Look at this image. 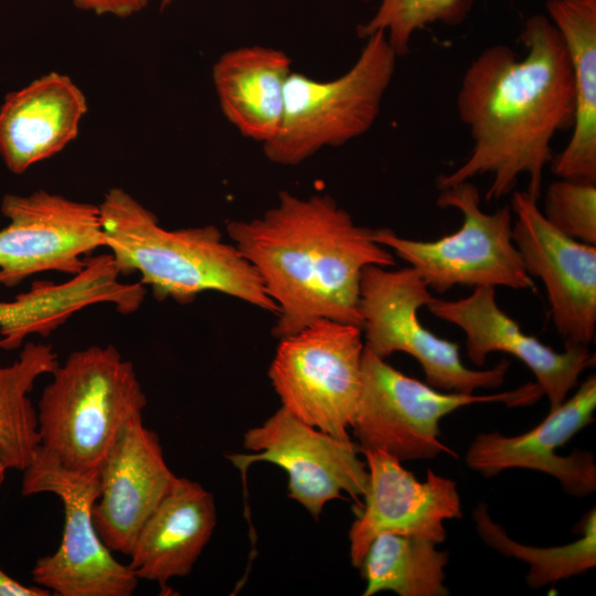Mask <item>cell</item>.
<instances>
[{
	"label": "cell",
	"mask_w": 596,
	"mask_h": 596,
	"mask_svg": "<svg viewBox=\"0 0 596 596\" xmlns=\"http://www.w3.org/2000/svg\"><path fill=\"white\" fill-rule=\"evenodd\" d=\"M1 212L0 285L14 287L45 272L78 274L86 254L105 247L98 205L45 190L7 194Z\"/></svg>",
	"instance_id": "12"
},
{
	"label": "cell",
	"mask_w": 596,
	"mask_h": 596,
	"mask_svg": "<svg viewBox=\"0 0 596 596\" xmlns=\"http://www.w3.org/2000/svg\"><path fill=\"white\" fill-rule=\"evenodd\" d=\"M215 524L212 493L195 481L177 477L141 526L128 565L138 579L166 588L170 578L191 573Z\"/></svg>",
	"instance_id": "19"
},
{
	"label": "cell",
	"mask_w": 596,
	"mask_h": 596,
	"mask_svg": "<svg viewBox=\"0 0 596 596\" xmlns=\"http://www.w3.org/2000/svg\"><path fill=\"white\" fill-rule=\"evenodd\" d=\"M386 268L370 265L362 270L359 310L364 345L381 359L395 352L412 355L427 384L437 390L472 394L501 386L509 361L488 370L467 368L458 343L437 337L419 321L418 310L435 298L421 275L411 266Z\"/></svg>",
	"instance_id": "8"
},
{
	"label": "cell",
	"mask_w": 596,
	"mask_h": 596,
	"mask_svg": "<svg viewBox=\"0 0 596 596\" xmlns=\"http://www.w3.org/2000/svg\"><path fill=\"white\" fill-rule=\"evenodd\" d=\"M354 64L326 82L291 72L277 135L263 145L267 159L296 166L324 147H339L371 129L394 76L397 54L383 32L365 39Z\"/></svg>",
	"instance_id": "5"
},
{
	"label": "cell",
	"mask_w": 596,
	"mask_h": 596,
	"mask_svg": "<svg viewBox=\"0 0 596 596\" xmlns=\"http://www.w3.org/2000/svg\"><path fill=\"white\" fill-rule=\"evenodd\" d=\"M76 309V295L67 283H34L13 300L0 301V349H18L32 334L47 337Z\"/></svg>",
	"instance_id": "25"
},
{
	"label": "cell",
	"mask_w": 596,
	"mask_h": 596,
	"mask_svg": "<svg viewBox=\"0 0 596 596\" xmlns=\"http://www.w3.org/2000/svg\"><path fill=\"white\" fill-rule=\"evenodd\" d=\"M542 214L565 235L596 245V182L553 181L546 189Z\"/></svg>",
	"instance_id": "27"
},
{
	"label": "cell",
	"mask_w": 596,
	"mask_h": 596,
	"mask_svg": "<svg viewBox=\"0 0 596 596\" xmlns=\"http://www.w3.org/2000/svg\"><path fill=\"white\" fill-rule=\"evenodd\" d=\"M472 6L473 0H381L374 14L356 26V33L365 40L383 32L400 57L409 51L412 39L419 30L435 23L458 25L467 19Z\"/></svg>",
	"instance_id": "26"
},
{
	"label": "cell",
	"mask_w": 596,
	"mask_h": 596,
	"mask_svg": "<svg viewBox=\"0 0 596 596\" xmlns=\"http://www.w3.org/2000/svg\"><path fill=\"white\" fill-rule=\"evenodd\" d=\"M433 541L381 533L370 544L359 568L363 596L393 592L400 596H447L445 567L449 555Z\"/></svg>",
	"instance_id": "23"
},
{
	"label": "cell",
	"mask_w": 596,
	"mask_h": 596,
	"mask_svg": "<svg viewBox=\"0 0 596 596\" xmlns=\"http://www.w3.org/2000/svg\"><path fill=\"white\" fill-rule=\"evenodd\" d=\"M477 533L482 541L507 557L520 560L529 565L526 583L532 588H542L562 579L583 574L596 565V513L593 508L581 523V538L560 546L536 547L511 539L504 529L494 522L485 503H479L472 513Z\"/></svg>",
	"instance_id": "24"
},
{
	"label": "cell",
	"mask_w": 596,
	"mask_h": 596,
	"mask_svg": "<svg viewBox=\"0 0 596 596\" xmlns=\"http://www.w3.org/2000/svg\"><path fill=\"white\" fill-rule=\"evenodd\" d=\"M521 40L523 57L508 45H491L464 73L456 105L472 148L461 166L439 178L440 189L488 173L490 202L509 194L526 174V192L539 200L544 168L554 157L552 140L573 124L574 76L547 15H531Z\"/></svg>",
	"instance_id": "1"
},
{
	"label": "cell",
	"mask_w": 596,
	"mask_h": 596,
	"mask_svg": "<svg viewBox=\"0 0 596 596\" xmlns=\"http://www.w3.org/2000/svg\"><path fill=\"white\" fill-rule=\"evenodd\" d=\"M87 110L83 92L66 75H43L7 95L0 107V156L15 174L60 152L78 132Z\"/></svg>",
	"instance_id": "18"
},
{
	"label": "cell",
	"mask_w": 596,
	"mask_h": 596,
	"mask_svg": "<svg viewBox=\"0 0 596 596\" xmlns=\"http://www.w3.org/2000/svg\"><path fill=\"white\" fill-rule=\"evenodd\" d=\"M437 205L462 213L459 230L424 242L401 237L390 228H377L373 238L409 263L429 289L440 294L456 285L536 290L512 240L509 206L485 213L479 191L470 181L441 189Z\"/></svg>",
	"instance_id": "7"
},
{
	"label": "cell",
	"mask_w": 596,
	"mask_h": 596,
	"mask_svg": "<svg viewBox=\"0 0 596 596\" xmlns=\"http://www.w3.org/2000/svg\"><path fill=\"white\" fill-rule=\"evenodd\" d=\"M174 0H160V9L163 10L170 6Z\"/></svg>",
	"instance_id": "30"
},
{
	"label": "cell",
	"mask_w": 596,
	"mask_h": 596,
	"mask_svg": "<svg viewBox=\"0 0 596 596\" xmlns=\"http://www.w3.org/2000/svg\"><path fill=\"white\" fill-rule=\"evenodd\" d=\"M98 207L105 247L120 276L138 273L156 299L184 305L217 291L277 315L255 268L215 226L167 230L121 188L110 189Z\"/></svg>",
	"instance_id": "3"
},
{
	"label": "cell",
	"mask_w": 596,
	"mask_h": 596,
	"mask_svg": "<svg viewBox=\"0 0 596 596\" xmlns=\"http://www.w3.org/2000/svg\"><path fill=\"white\" fill-rule=\"evenodd\" d=\"M427 308L465 332L467 355L477 366L483 365L488 354L496 351L522 361L547 396L550 409L560 406L583 371L595 364L588 347L564 345L565 350L557 352L523 332L498 306L494 287H475L469 296L458 300L434 298Z\"/></svg>",
	"instance_id": "17"
},
{
	"label": "cell",
	"mask_w": 596,
	"mask_h": 596,
	"mask_svg": "<svg viewBox=\"0 0 596 596\" xmlns=\"http://www.w3.org/2000/svg\"><path fill=\"white\" fill-rule=\"evenodd\" d=\"M39 401L40 447L63 467L97 473L120 429L147 398L132 363L111 344L72 352Z\"/></svg>",
	"instance_id": "4"
},
{
	"label": "cell",
	"mask_w": 596,
	"mask_h": 596,
	"mask_svg": "<svg viewBox=\"0 0 596 596\" xmlns=\"http://www.w3.org/2000/svg\"><path fill=\"white\" fill-rule=\"evenodd\" d=\"M369 485L364 507L349 531L350 558L359 567L381 533L425 539L440 544L445 522L462 517L456 482L428 470L419 481L402 461L382 450H363Z\"/></svg>",
	"instance_id": "14"
},
{
	"label": "cell",
	"mask_w": 596,
	"mask_h": 596,
	"mask_svg": "<svg viewBox=\"0 0 596 596\" xmlns=\"http://www.w3.org/2000/svg\"><path fill=\"white\" fill-rule=\"evenodd\" d=\"M98 478L99 496L92 509L96 531L110 551L129 555L141 526L177 479L142 416L120 429Z\"/></svg>",
	"instance_id": "16"
},
{
	"label": "cell",
	"mask_w": 596,
	"mask_h": 596,
	"mask_svg": "<svg viewBox=\"0 0 596 596\" xmlns=\"http://www.w3.org/2000/svg\"><path fill=\"white\" fill-rule=\"evenodd\" d=\"M291 60L262 45L230 50L213 66V83L225 118L245 138L262 145L278 132Z\"/></svg>",
	"instance_id": "20"
},
{
	"label": "cell",
	"mask_w": 596,
	"mask_h": 596,
	"mask_svg": "<svg viewBox=\"0 0 596 596\" xmlns=\"http://www.w3.org/2000/svg\"><path fill=\"white\" fill-rule=\"evenodd\" d=\"M512 240L530 276L542 279L564 345L588 347L596 330V246L551 225L526 191H514Z\"/></svg>",
	"instance_id": "13"
},
{
	"label": "cell",
	"mask_w": 596,
	"mask_h": 596,
	"mask_svg": "<svg viewBox=\"0 0 596 596\" xmlns=\"http://www.w3.org/2000/svg\"><path fill=\"white\" fill-rule=\"evenodd\" d=\"M52 593L42 586H26L9 576L0 568V596H50Z\"/></svg>",
	"instance_id": "29"
},
{
	"label": "cell",
	"mask_w": 596,
	"mask_h": 596,
	"mask_svg": "<svg viewBox=\"0 0 596 596\" xmlns=\"http://www.w3.org/2000/svg\"><path fill=\"white\" fill-rule=\"evenodd\" d=\"M574 76L572 136L551 161L561 179L596 182V0H547Z\"/></svg>",
	"instance_id": "21"
},
{
	"label": "cell",
	"mask_w": 596,
	"mask_h": 596,
	"mask_svg": "<svg viewBox=\"0 0 596 596\" xmlns=\"http://www.w3.org/2000/svg\"><path fill=\"white\" fill-rule=\"evenodd\" d=\"M362 328L318 319L280 338L268 375L281 407L338 438H350L362 383Z\"/></svg>",
	"instance_id": "9"
},
{
	"label": "cell",
	"mask_w": 596,
	"mask_h": 596,
	"mask_svg": "<svg viewBox=\"0 0 596 596\" xmlns=\"http://www.w3.org/2000/svg\"><path fill=\"white\" fill-rule=\"evenodd\" d=\"M595 409L596 377L592 374L529 432L515 436L497 430L478 434L466 451V465L485 478L511 468L541 471L557 479L566 493L586 497L596 489L594 455L575 450L562 456L556 449L594 422Z\"/></svg>",
	"instance_id": "15"
},
{
	"label": "cell",
	"mask_w": 596,
	"mask_h": 596,
	"mask_svg": "<svg viewBox=\"0 0 596 596\" xmlns=\"http://www.w3.org/2000/svg\"><path fill=\"white\" fill-rule=\"evenodd\" d=\"M82 10L94 12L98 15L111 14L126 18L141 11L150 0H71Z\"/></svg>",
	"instance_id": "28"
},
{
	"label": "cell",
	"mask_w": 596,
	"mask_h": 596,
	"mask_svg": "<svg viewBox=\"0 0 596 596\" xmlns=\"http://www.w3.org/2000/svg\"><path fill=\"white\" fill-rule=\"evenodd\" d=\"M243 446L255 453L231 454L226 458L243 471L259 461L283 468L288 476V497L315 519L342 492L354 499L366 492L369 472L356 441L324 433L284 407L246 430Z\"/></svg>",
	"instance_id": "11"
},
{
	"label": "cell",
	"mask_w": 596,
	"mask_h": 596,
	"mask_svg": "<svg viewBox=\"0 0 596 596\" xmlns=\"http://www.w3.org/2000/svg\"><path fill=\"white\" fill-rule=\"evenodd\" d=\"M57 364L52 345L26 342L13 363L0 365V489L8 471H24L40 447L38 411L29 394Z\"/></svg>",
	"instance_id": "22"
},
{
	"label": "cell",
	"mask_w": 596,
	"mask_h": 596,
	"mask_svg": "<svg viewBox=\"0 0 596 596\" xmlns=\"http://www.w3.org/2000/svg\"><path fill=\"white\" fill-rule=\"evenodd\" d=\"M226 231L278 308L279 339L318 319L362 327V270L395 265L375 230L358 225L328 194L281 191L262 216L231 221Z\"/></svg>",
	"instance_id": "2"
},
{
	"label": "cell",
	"mask_w": 596,
	"mask_h": 596,
	"mask_svg": "<svg viewBox=\"0 0 596 596\" xmlns=\"http://www.w3.org/2000/svg\"><path fill=\"white\" fill-rule=\"evenodd\" d=\"M97 473H79L63 467L39 447L23 471V496L53 493L64 508L58 549L40 557L34 583L58 596H130L138 586L129 565L118 562L98 535L92 509L99 496Z\"/></svg>",
	"instance_id": "10"
},
{
	"label": "cell",
	"mask_w": 596,
	"mask_h": 596,
	"mask_svg": "<svg viewBox=\"0 0 596 596\" xmlns=\"http://www.w3.org/2000/svg\"><path fill=\"white\" fill-rule=\"evenodd\" d=\"M543 395L536 383L488 395L437 390L396 370L364 345L362 383L351 425L360 450H382L398 460H427L455 453L440 439V421L476 403L529 406Z\"/></svg>",
	"instance_id": "6"
}]
</instances>
